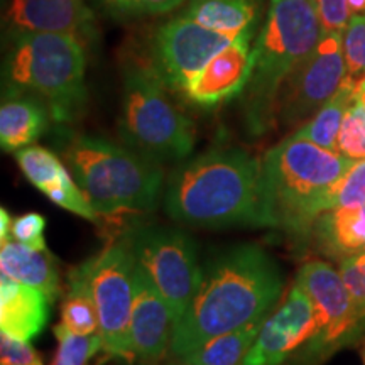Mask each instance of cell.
<instances>
[{
	"label": "cell",
	"instance_id": "16",
	"mask_svg": "<svg viewBox=\"0 0 365 365\" xmlns=\"http://www.w3.org/2000/svg\"><path fill=\"white\" fill-rule=\"evenodd\" d=\"M6 17L11 33H66L80 39L93 33L86 0H11Z\"/></svg>",
	"mask_w": 365,
	"mask_h": 365
},
{
	"label": "cell",
	"instance_id": "37",
	"mask_svg": "<svg viewBox=\"0 0 365 365\" xmlns=\"http://www.w3.org/2000/svg\"><path fill=\"white\" fill-rule=\"evenodd\" d=\"M362 364L365 365V345L362 346Z\"/></svg>",
	"mask_w": 365,
	"mask_h": 365
},
{
	"label": "cell",
	"instance_id": "25",
	"mask_svg": "<svg viewBox=\"0 0 365 365\" xmlns=\"http://www.w3.org/2000/svg\"><path fill=\"white\" fill-rule=\"evenodd\" d=\"M16 159L22 175L41 191L56 182L68 171L56 154L39 145H27L24 149H19L16 153Z\"/></svg>",
	"mask_w": 365,
	"mask_h": 365
},
{
	"label": "cell",
	"instance_id": "22",
	"mask_svg": "<svg viewBox=\"0 0 365 365\" xmlns=\"http://www.w3.org/2000/svg\"><path fill=\"white\" fill-rule=\"evenodd\" d=\"M266 319L267 317L255 319L249 325L218 335L178 360L188 365H244Z\"/></svg>",
	"mask_w": 365,
	"mask_h": 365
},
{
	"label": "cell",
	"instance_id": "5",
	"mask_svg": "<svg viewBox=\"0 0 365 365\" xmlns=\"http://www.w3.org/2000/svg\"><path fill=\"white\" fill-rule=\"evenodd\" d=\"M80 38L66 33H12L4 61V91L39 98L53 120L73 124L83 115L88 90Z\"/></svg>",
	"mask_w": 365,
	"mask_h": 365
},
{
	"label": "cell",
	"instance_id": "15",
	"mask_svg": "<svg viewBox=\"0 0 365 365\" xmlns=\"http://www.w3.org/2000/svg\"><path fill=\"white\" fill-rule=\"evenodd\" d=\"M252 36L254 29L244 31L210 59L186 88L185 97L205 108L240 97L252 68Z\"/></svg>",
	"mask_w": 365,
	"mask_h": 365
},
{
	"label": "cell",
	"instance_id": "3",
	"mask_svg": "<svg viewBox=\"0 0 365 365\" xmlns=\"http://www.w3.org/2000/svg\"><path fill=\"white\" fill-rule=\"evenodd\" d=\"M259 186L257 159L244 149H215L171 173L164 203L186 225H259Z\"/></svg>",
	"mask_w": 365,
	"mask_h": 365
},
{
	"label": "cell",
	"instance_id": "32",
	"mask_svg": "<svg viewBox=\"0 0 365 365\" xmlns=\"http://www.w3.org/2000/svg\"><path fill=\"white\" fill-rule=\"evenodd\" d=\"M115 16H148V14L168 12L182 6L186 0H98Z\"/></svg>",
	"mask_w": 365,
	"mask_h": 365
},
{
	"label": "cell",
	"instance_id": "29",
	"mask_svg": "<svg viewBox=\"0 0 365 365\" xmlns=\"http://www.w3.org/2000/svg\"><path fill=\"white\" fill-rule=\"evenodd\" d=\"M344 56L346 80L357 83L365 76V14L350 17L344 29Z\"/></svg>",
	"mask_w": 365,
	"mask_h": 365
},
{
	"label": "cell",
	"instance_id": "33",
	"mask_svg": "<svg viewBox=\"0 0 365 365\" xmlns=\"http://www.w3.org/2000/svg\"><path fill=\"white\" fill-rule=\"evenodd\" d=\"M44 230H46V220L39 213L29 212L24 215L17 217L12 222V237L19 244L26 245V247L34 250H46V240H44Z\"/></svg>",
	"mask_w": 365,
	"mask_h": 365
},
{
	"label": "cell",
	"instance_id": "4",
	"mask_svg": "<svg viewBox=\"0 0 365 365\" xmlns=\"http://www.w3.org/2000/svg\"><path fill=\"white\" fill-rule=\"evenodd\" d=\"M323 36L314 0H269L264 26L252 46V68L240 93L244 125L262 137L276 124L277 97L301 61Z\"/></svg>",
	"mask_w": 365,
	"mask_h": 365
},
{
	"label": "cell",
	"instance_id": "27",
	"mask_svg": "<svg viewBox=\"0 0 365 365\" xmlns=\"http://www.w3.org/2000/svg\"><path fill=\"white\" fill-rule=\"evenodd\" d=\"M336 153L350 159H365V100L354 98L341 122Z\"/></svg>",
	"mask_w": 365,
	"mask_h": 365
},
{
	"label": "cell",
	"instance_id": "7",
	"mask_svg": "<svg viewBox=\"0 0 365 365\" xmlns=\"http://www.w3.org/2000/svg\"><path fill=\"white\" fill-rule=\"evenodd\" d=\"M122 140L154 161H180L193 150V124L166 95L149 68H124V100L118 122Z\"/></svg>",
	"mask_w": 365,
	"mask_h": 365
},
{
	"label": "cell",
	"instance_id": "26",
	"mask_svg": "<svg viewBox=\"0 0 365 365\" xmlns=\"http://www.w3.org/2000/svg\"><path fill=\"white\" fill-rule=\"evenodd\" d=\"M54 336L58 340V350L53 365H86L98 350H103L102 336L78 335L63 323L54 327Z\"/></svg>",
	"mask_w": 365,
	"mask_h": 365
},
{
	"label": "cell",
	"instance_id": "36",
	"mask_svg": "<svg viewBox=\"0 0 365 365\" xmlns=\"http://www.w3.org/2000/svg\"><path fill=\"white\" fill-rule=\"evenodd\" d=\"M349 6L352 14L365 12V0H349Z\"/></svg>",
	"mask_w": 365,
	"mask_h": 365
},
{
	"label": "cell",
	"instance_id": "8",
	"mask_svg": "<svg viewBox=\"0 0 365 365\" xmlns=\"http://www.w3.org/2000/svg\"><path fill=\"white\" fill-rule=\"evenodd\" d=\"M296 284L314 308L313 336L289 359V365H322L340 350L365 339V318L355 312L340 272L325 261H309L296 274Z\"/></svg>",
	"mask_w": 365,
	"mask_h": 365
},
{
	"label": "cell",
	"instance_id": "13",
	"mask_svg": "<svg viewBox=\"0 0 365 365\" xmlns=\"http://www.w3.org/2000/svg\"><path fill=\"white\" fill-rule=\"evenodd\" d=\"M317 327L309 296L296 284L287 291L281 307L267 317L244 365H284L312 339Z\"/></svg>",
	"mask_w": 365,
	"mask_h": 365
},
{
	"label": "cell",
	"instance_id": "23",
	"mask_svg": "<svg viewBox=\"0 0 365 365\" xmlns=\"http://www.w3.org/2000/svg\"><path fill=\"white\" fill-rule=\"evenodd\" d=\"M354 91L355 83L345 78L340 88L336 90V93L308 122L298 127L293 135L312 140V143L322 145L325 149L336 150V140H339L341 122H344L345 113L355 98Z\"/></svg>",
	"mask_w": 365,
	"mask_h": 365
},
{
	"label": "cell",
	"instance_id": "18",
	"mask_svg": "<svg viewBox=\"0 0 365 365\" xmlns=\"http://www.w3.org/2000/svg\"><path fill=\"white\" fill-rule=\"evenodd\" d=\"M308 239L317 252L333 261L365 254V205L323 212L314 220Z\"/></svg>",
	"mask_w": 365,
	"mask_h": 365
},
{
	"label": "cell",
	"instance_id": "21",
	"mask_svg": "<svg viewBox=\"0 0 365 365\" xmlns=\"http://www.w3.org/2000/svg\"><path fill=\"white\" fill-rule=\"evenodd\" d=\"M182 16L217 33L237 38L254 29L259 17L257 0H191Z\"/></svg>",
	"mask_w": 365,
	"mask_h": 365
},
{
	"label": "cell",
	"instance_id": "17",
	"mask_svg": "<svg viewBox=\"0 0 365 365\" xmlns=\"http://www.w3.org/2000/svg\"><path fill=\"white\" fill-rule=\"evenodd\" d=\"M51 299L38 287L0 276V330L19 341H31L49 319Z\"/></svg>",
	"mask_w": 365,
	"mask_h": 365
},
{
	"label": "cell",
	"instance_id": "10",
	"mask_svg": "<svg viewBox=\"0 0 365 365\" xmlns=\"http://www.w3.org/2000/svg\"><path fill=\"white\" fill-rule=\"evenodd\" d=\"M125 245L156 284L176 323L203 277L193 239L176 228L143 227L130 232Z\"/></svg>",
	"mask_w": 365,
	"mask_h": 365
},
{
	"label": "cell",
	"instance_id": "24",
	"mask_svg": "<svg viewBox=\"0 0 365 365\" xmlns=\"http://www.w3.org/2000/svg\"><path fill=\"white\" fill-rule=\"evenodd\" d=\"M63 325L78 335H93L98 333V317L93 301L75 277L68 276V293L61 307Z\"/></svg>",
	"mask_w": 365,
	"mask_h": 365
},
{
	"label": "cell",
	"instance_id": "1",
	"mask_svg": "<svg viewBox=\"0 0 365 365\" xmlns=\"http://www.w3.org/2000/svg\"><path fill=\"white\" fill-rule=\"evenodd\" d=\"M284 277L266 250L240 244L203 267L193 299L175 323L171 354L176 359L208 340L266 318L281 298Z\"/></svg>",
	"mask_w": 365,
	"mask_h": 365
},
{
	"label": "cell",
	"instance_id": "30",
	"mask_svg": "<svg viewBox=\"0 0 365 365\" xmlns=\"http://www.w3.org/2000/svg\"><path fill=\"white\" fill-rule=\"evenodd\" d=\"M365 205V159H355L328 196V210ZM327 210V212H328Z\"/></svg>",
	"mask_w": 365,
	"mask_h": 365
},
{
	"label": "cell",
	"instance_id": "2",
	"mask_svg": "<svg viewBox=\"0 0 365 365\" xmlns=\"http://www.w3.org/2000/svg\"><path fill=\"white\" fill-rule=\"evenodd\" d=\"M355 159L291 135L269 149L261 163L259 227L308 239L328 196Z\"/></svg>",
	"mask_w": 365,
	"mask_h": 365
},
{
	"label": "cell",
	"instance_id": "20",
	"mask_svg": "<svg viewBox=\"0 0 365 365\" xmlns=\"http://www.w3.org/2000/svg\"><path fill=\"white\" fill-rule=\"evenodd\" d=\"M0 269L2 274L12 279L38 287L51 299V303L56 299L59 293V276L56 266L46 250H34L17 240H9L0 249Z\"/></svg>",
	"mask_w": 365,
	"mask_h": 365
},
{
	"label": "cell",
	"instance_id": "11",
	"mask_svg": "<svg viewBox=\"0 0 365 365\" xmlns=\"http://www.w3.org/2000/svg\"><path fill=\"white\" fill-rule=\"evenodd\" d=\"M345 78L344 33H325L282 85L276 122L282 129L301 127L336 93Z\"/></svg>",
	"mask_w": 365,
	"mask_h": 365
},
{
	"label": "cell",
	"instance_id": "28",
	"mask_svg": "<svg viewBox=\"0 0 365 365\" xmlns=\"http://www.w3.org/2000/svg\"><path fill=\"white\" fill-rule=\"evenodd\" d=\"M43 193L53 203H56L58 207L65 208L68 212L85 218V220L97 222V212L91 207L88 198H86L80 186L76 185V181H73V178L68 171L56 182L49 185Z\"/></svg>",
	"mask_w": 365,
	"mask_h": 365
},
{
	"label": "cell",
	"instance_id": "38",
	"mask_svg": "<svg viewBox=\"0 0 365 365\" xmlns=\"http://www.w3.org/2000/svg\"><path fill=\"white\" fill-rule=\"evenodd\" d=\"M171 365H188V364H185V362H181V364H171Z\"/></svg>",
	"mask_w": 365,
	"mask_h": 365
},
{
	"label": "cell",
	"instance_id": "12",
	"mask_svg": "<svg viewBox=\"0 0 365 365\" xmlns=\"http://www.w3.org/2000/svg\"><path fill=\"white\" fill-rule=\"evenodd\" d=\"M234 39L181 14L164 22L154 33L150 44V70L168 90L185 93L210 59Z\"/></svg>",
	"mask_w": 365,
	"mask_h": 365
},
{
	"label": "cell",
	"instance_id": "35",
	"mask_svg": "<svg viewBox=\"0 0 365 365\" xmlns=\"http://www.w3.org/2000/svg\"><path fill=\"white\" fill-rule=\"evenodd\" d=\"M12 222H11V215L6 208H0V240L2 244L12 240Z\"/></svg>",
	"mask_w": 365,
	"mask_h": 365
},
{
	"label": "cell",
	"instance_id": "34",
	"mask_svg": "<svg viewBox=\"0 0 365 365\" xmlns=\"http://www.w3.org/2000/svg\"><path fill=\"white\" fill-rule=\"evenodd\" d=\"M314 4H317L323 34L344 33L350 21V14H352L349 0H314Z\"/></svg>",
	"mask_w": 365,
	"mask_h": 365
},
{
	"label": "cell",
	"instance_id": "6",
	"mask_svg": "<svg viewBox=\"0 0 365 365\" xmlns=\"http://www.w3.org/2000/svg\"><path fill=\"white\" fill-rule=\"evenodd\" d=\"M63 156L97 215L144 213L158 205L163 170L154 159L93 135H73Z\"/></svg>",
	"mask_w": 365,
	"mask_h": 365
},
{
	"label": "cell",
	"instance_id": "14",
	"mask_svg": "<svg viewBox=\"0 0 365 365\" xmlns=\"http://www.w3.org/2000/svg\"><path fill=\"white\" fill-rule=\"evenodd\" d=\"M175 318L153 279L134 267V303L130 317V346L134 359L158 362L171 346Z\"/></svg>",
	"mask_w": 365,
	"mask_h": 365
},
{
	"label": "cell",
	"instance_id": "31",
	"mask_svg": "<svg viewBox=\"0 0 365 365\" xmlns=\"http://www.w3.org/2000/svg\"><path fill=\"white\" fill-rule=\"evenodd\" d=\"M339 272L349 289L355 312L365 318V254L340 261Z\"/></svg>",
	"mask_w": 365,
	"mask_h": 365
},
{
	"label": "cell",
	"instance_id": "19",
	"mask_svg": "<svg viewBox=\"0 0 365 365\" xmlns=\"http://www.w3.org/2000/svg\"><path fill=\"white\" fill-rule=\"evenodd\" d=\"M48 107L33 95L4 91L0 107V145L6 153H17L44 134L49 125Z\"/></svg>",
	"mask_w": 365,
	"mask_h": 365
},
{
	"label": "cell",
	"instance_id": "9",
	"mask_svg": "<svg viewBox=\"0 0 365 365\" xmlns=\"http://www.w3.org/2000/svg\"><path fill=\"white\" fill-rule=\"evenodd\" d=\"M134 267L135 261L127 245L113 244L70 272L93 301L103 350L124 360H134L130 346Z\"/></svg>",
	"mask_w": 365,
	"mask_h": 365
}]
</instances>
